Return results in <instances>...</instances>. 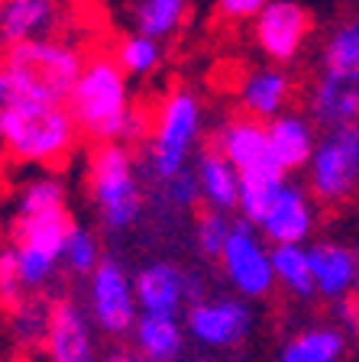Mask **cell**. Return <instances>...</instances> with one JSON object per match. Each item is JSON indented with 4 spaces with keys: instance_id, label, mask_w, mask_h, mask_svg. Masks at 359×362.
Segmentation results:
<instances>
[{
    "instance_id": "cell-1",
    "label": "cell",
    "mask_w": 359,
    "mask_h": 362,
    "mask_svg": "<svg viewBox=\"0 0 359 362\" xmlns=\"http://www.w3.org/2000/svg\"><path fill=\"white\" fill-rule=\"evenodd\" d=\"M68 110L81 136L91 143H136L149 136L152 113L133 100L130 75L110 52H98L84 62L75 88L68 94Z\"/></svg>"
},
{
    "instance_id": "cell-2",
    "label": "cell",
    "mask_w": 359,
    "mask_h": 362,
    "mask_svg": "<svg viewBox=\"0 0 359 362\" xmlns=\"http://www.w3.org/2000/svg\"><path fill=\"white\" fill-rule=\"evenodd\" d=\"M204 136V104L191 88L175 84L159 98L152 110L149 136H146V152H142L139 165L142 178L152 181L159 188L162 181L175 178L178 172L191 168L198 158V146Z\"/></svg>"
},
{
    "instance_id": "cell-3",
    "label": "cell",
    "mask_w": 359,
    "mask_h": 362,
    "mask_svg": "<svg viewBox=\"0 0 359 362\" xmlns=\"http://www.w3.org/2000/svg\"><path fill=\"white\" fill-rule=\"evenodd\" d=\"M81 129L68 104H49V100L16 98L10 107L4 133H0V149L7 152L20 165H36L42 172L68 165L75 156Z\"/></svg>"
},
{
    "instance_id": "cell-4",
    "label": "cell",
    "mask_w": 359,
    "mask_h": 362,
    "mask_svg": "<svg viewBox=\"0 0 359 362\" xmlns=\"http://www.w3.org/2000/svg\"><path fill=\"white\" fill-rule=\"evenodd\" d=\"M142 165L127 143H94L84 162V188L107 233H127L146 214Z\"/></svg>"
},
{
    "instance_id": "cell-5",
    "label": "cell",
    "mask_w": 359,
    "mask_h": 362,
    "mask_svg": "<svg viewBox=\"0 0 359 362\" xmlns=\"http://www.w3.org/2000/svg\"><path fill=\"white\" fill-rule=\"evenodd\" d=\"M84 62L88 59L75 42L45 36L20 45H7L0 55V71L10 78L20 98L68 104V94L75 88Z\"/></svg>"
},
{
    "instance_id": "cell-6",
    "label": "cell",
    "mask_w": 359,
    "mask_h": 362,
    "mask_svg": "<svg viewBox=\"0 0 359 362\" xmlns=\"http://www.w3.org/2000/svg\"><path fill=\"white\" fill-rule=\"evenodd\" d=\"M307 191L321 204H343L359 191V120L324 129L307 162Z\"/></svg>"
},
{
    "instance_id": "cell-7",
    "label": "cell",
    "mask_w": 359,
    "mask_h": 362,
    "mask_svg": "<svg viewBox=\"0 0 359 362\" xmlns=\"http://www.w3.org/2000/svg\"><path fill=\"white\" fill-rule=\"evenodd\" d=\"M188 339L210 353H230L249 339L256 327V314L246 298L239 294H204L185 310Z\"/></svg>"
},
{
    "instance_id": "cell-8",
    "label": "cell",
    "mask_w": 359,
    "mask_h": 362,
    "mask_svg": "<svg viewBox=\"0 0 359 362\" xmlns=\"http://www.w3.org/2000/svg\"><path fill=\"white\" fill-rule=\"evenodd\" d=\"M217 262L230 291L246 298V301H262L278 288L275 269H272V246L246 220L233 223L230 240H227Z\"/></svg>"
},
{
    "instance_id": "cell-9",
    "label": "cell",
    "mask_w": 359,
    "mask_h": 362,
    "mask_svg": "<svg viewBox=\"0 0 359 362\" xmlns=\"http://www.w3.org/2000/svg\"><path fill=\"white\" fill-rule=\"evenodd\" d=\"M84 308L104 337L123 339L133 333L136 320H139V301H136L133 275L123 269V262L104 256V262L91 272Z\"/></svg>"
},
{
    "instance_id": "cell-10",
    "label": "cell",
    "mask_w": 359,
    "mask_h": 362,
    "mask_svg": "<svg viewBox=\"0 0 359 362\" xmlns=\"http://www.w3.org/2000/svg\"><path fill=\"white\" fill-rule=\"evenodd\" d=\"M314 36V16L298 0H272L253 20V42L269 65H295Z\"/></svg>"
},
{
    "instance_id": "cell-11",
    "label": "cell",
    "mask_w": 359,
    "mask_h": 362,
    "mask_svg": "<svg viewBox=\"0 0 359 362\" xmlns=\"http://www.w3.org/2000/svg\"><path fill=\"white\" fill-rule=\"evenodd\" d=\"M136 285V301H139V314H165V317H185V310L204 298L201 275L178 262L169 259H156L146 262L133 275Z\"/></svg>"
},
{
    "instance_id": "cell-12",
    "label": "cell",
    "mask_w": 359,
    "mask_h": 362,
    "mask_svg": "<svg viewBox=\"0 0 359 362\" xmlns=\"http://www.w3.org/2000/svg\"><path fill=\"white\" fill-rule=\"evenodd\" d=\"M210 146L230 158V165L237 168L243 181L246 178H269V175H288L275 162V156H272L266 123L256 120V117H246V113L227 117V120L214 129Z\"/></svg>"
},
{
    "instance_id": "cell-13",
    "label": "cell",
    "mask_w": 359,
    "mask_h": 362,
    "mask_svg": "<svg viewBox=\"0 0 359 362\" xmlns=\"http://www.w3.org/2000/svg\"><path fill=\"white\" fill-rule=\"evenodd\" d=\"M314 194L298 181L285 178L253 226L266 236L269 246H285V243H307L314 233Z\"/></svg>"
},
{
    "instance_id": "cell-14",
    "label": "cell",
    "mask_w": 359,
    "mask_h": 362,
    "mask_svg": "<svg viewBox=\"0 0 359 362\" xmlns=\"http://www.w3.org/2000/svg\"><path fill=\"white\" fill-rule=\"evenodd\" d=\"M94 330L98 327L84 304H78L75 298H55L42 343L45 362H101Z\"/></svg>"
},
{
    "instance_id": "cell-15",
    "label": "cell",
    "mask_w": 359,
    "mask_h": 362,
    "mask_svg": "<svg viewBox=\"0 0 359 362\" xmlns=\"http://www.w3.org/2000/svg\"><path fill=\"white\" fill-rule=\"evenodd\" d=\"M237 100H239V113L269 123L275 117H282L285 110H292L295 78L282 65L249 68L237 88Z\"/></svg>"
},
{
    "instance_id": "cell-16",
    "label": "cell",
    "mask_w": 359,
    "mask_h": 362,
    "mask_svg": "<svg viewBox=\"0 0 359 362\" xmlns=\"http://www.w3.org/2000/svg\"><path fill=\"white\" fill-rule=\"evenodd\" d=\"M307 117L324 129L359 120V78L317 68L307 84Z\"/></svg>"
},
{
    "instance_id": "cell-17",
    "label": "cell",
    "mask_w": 359,
    "mask_h": 362,
    "mask_svg": "<svg viewBox=\"0 0 359 362\" xmlns=\"http://www.w3.org/2000/svg\"><path fill=\"white\" fill-rule=\"evenodd\" d=\"M307 262L314 275V288L321 301H340L353 294L356 285V256L353 246L340 240H314L307 243Z\"/></svg>"
},
{
    "instance_id": "cell-18",
    "label": "cell",
    "mask_w": 359,
    "mask_h": 362,
    "mask_svg": "<svg viewBox=\"0 0 359 362\" xmlns=\"http://www.w3.org/2000/svg\"><path fill=\"white\" fill-rule=\"evenodd\" d=\"M59 0H0V45L45 39L59 30Z\"/></svg>"
},
{
    "instance_id": "cell-19",
    "label": "cell",
    "mask_w": 359,
    "mask_h": 362,
    "mask_svg": "<svg viewBox=\"0 0 359 362\" xmlns=\"http://www.w3.org/2000/svg\"><path fill=\"white\" fill-rule=\"evenodd\" d=\"M269 129V146H272V156L275 162L285 168V172H304L311 156L317 149V123L307 117V113H295V110H285L282 117L266 123Z\"/></svg>"
},
{
    "instance_id": "cell-20",
    "label": "cell",
    "mask_w": 359,
    "mask_h": 362,
    "mask_svg": "<svg viewBox=\"0 0 359 362\" xmlns=\"http://www.w3.org/2000/svg\"><path fill=\"white\" fill-rule=\"evenodd\" d=\"M195 175H198V188H201V204L210 211H224L237 214L239 211V188L243 178L230 165V158L224 152H217L214 146H204L195 158Z\"/></svg>"
},
{
    "instance_id": "cell-21",
    "label": "cell",
    "mask_w": 359,
    "mask_h": 362,
    "mask_svg": "<svg viewBox=\"0 0 359 362\" xmlns=\"http://www.w3.org/2000/svg\"><path fill=\"white\" fill-rule=\"evenodd\" d=\"M130 339H133V349L149 356L152 362H181L188 356V343H191L185 320L165 314H139Z\"/></svg>"
},
{
    "instance_id": "cell-22",
    "label": "cell",
    "mask_w": 359,
    "mask_h": 362,
    "mask_svg": "<svg viewBox=\"0 0 359 362\" xmlns=\"http://www.w3.org/2000/svg\"><path fill=\"white\" fill-rule=\"evenodd\" d=\"M346 356V337L334 324H311L282 343L275 362H340Z\"/></svg>"
},
{
    "instance_id": "cell-23",
    "label": "cell",
    "mask_w": 359,
    "mask_h": 362,
    "mask_svg": "<svg viewBox=\"0 0 359 362\" xmlns=\"http://www.w3.org/2000/svg\"><path fill=\"white\" fill-rule=\"evenodd\" d=\"M75 226L72 211H45V214H26V217H10V243L20 246H36L45 252L62 256L68 230Z\"/></svg>"
},
{
    "instance_id": "cell-24",
    "label": "cell",
    "mask_w": 359,
    "mask_h": 362,
    "mask_svg": "<svg viewBox=\"0 0 359 362\" xmlns=\"http://www.w3.org/2000/svg\"><path fill=\"white\" fill-rule=\"evenodd\" d=\"M317 68L359 78V10L340 16L327 30V36L321 42V52H317Z\"/></svg>"
},
{
    "instance_id": "cell-25",
    "label": "cell",
    "mask_w": 359,
    "mask_h": 362,
    "mask_svg": "<svg viewBox=\"0 0 359 362\" xmlns=\"http://www.w3.org/2000/svg\"><path fill=\"white\" fill-rule=\"evenodd\" d=\"M49 310H52V301H45L42 294H26L16 304H10L4 314L10 343L20 349L42 346L45 330H49Z\"/></svg>"
},
{
    "instance_id": "cell-26",
    "label": "cell",
    "mask_w": 359,
    "mask_h": 362,
    "mask_svg": "<svg viewBox=\"0 0 359 362\" xmlns=\"http://www.w3.org/2000/svg\"><path fill=\"white\" fill-rule=\"evenodd\" d=\"M272 269H275V285L282 288L288 298H295V301H314L317 298L304 243L272 246Z\"/></svg>"
},
{
    "instance_id": "cell-27",
    "label": "cell",
    "mask_w": 359,
    "mask_h": 362,
    "mask_svg": "<svg viewBox=\"0 0 359 362\" xmlns=\"http://www.w3.org/2000/svg\"><path fill=\"white\" fill-rule=\"evenodd\" d=\"M188 13H191V0H130L133 30L162 42L181 33Z\"/></svg>"
},
{
    "instance_id": "cell-28",
    "label": "cell",
    "mask_w": 359,
    "mask_h": 362,
    "mask_svg": "<svg viewBox=\"0 0 359 362\" xmlns=\"http://www.w3.org/2000/svg\"><path fill=\"white\" fill-rule=\"evenodd\" d=\"M10 246V259H13V272L20 281L23 294H45L49 285L59 279L62 272V256L45 252L36 246H20V243H7Z\"/></svg>"
},
{
    "instance_id": "cell-29",
    "label": "cell",
    "mask_w": 359,
    "mask_h": 362,
    "mask_svg": "<svg viewBox=\"0 0 359 362\" xmlns=\"http://www.w3.org/2000/svg\"><path fill=\"white\" fill-rule=\"evenodd\" d=\"M65 207H68V188L55 172H39L33 178H26L13 197V217L65 211Z\"/></svg>"
},
{
    "instance_id": "cell-30",
    "label": "cell",
    "mask_w": 359,
    "mask_h": 362,
    "mask_svg": "<svg viewBox=\"0 0 359 362\" xmlns=\"http://www.w3.org/2000/svg\"><path fill=\"white\" fill-rule=\"evenodd\" d=\"M110 55L117 59V65L123 68L130 78H149L162 68L165 45H162V39H152V36H146V33L133 30L113 42Z\"/></svg>"
},
{
    "instance_id": "cell-31",
    "label": "cell",
    "mask_w": 359,
    "mask_h": 362,
    "mask_svg": "<svg viewBox=\"0 0 359 362\" xmlns=\"http://www.w3.org/2000/svg\"><path fill=\"white\" fill-rule=\"evenodd\" d=\"M104 262V246H101L98 233L88 230L84 223H75L65 236L62 246V272L78 275V279H91V272Z\"/></svg>"
},
{
    "instance_id": "cell-32",
    "label": "cell",
    "mask_w": 359,
    "mask_h": 362,
    "mask_svg": "<svg viewBox=\"0 0 359 362\" xmlns=\"http://www.w3.org/2000/svg\"><path fill=\"white\" fill-rule=\"evenodd\" d=\"M233 223H237V220H233V214L204 207V211L195 217V246H198V252H201V256H207V259H220L227 240H230Z\"/></svg>"
},
{
    "instance_id": "cell-33",
    "label": "cell",
    "mask_w": 359,
    "mask_h": 362,
    "mask_svg": "<svg viewBox=\"0 0 359 362\" xmlns=\"http://www.w3.org/2000/svg\"><path fill=\"white\" fill-rule=\"evenodd\" d=\"M156 197L162 201V207H169V211H195L198 204H201V188H198L195 165L178 172L175 178L162 181L156 188Z\"/></svg>"
},
{
    "instance_id": "cell-34",
    "label": "cell",
    "mask_w": 359,
    "mask_h": 362,
    "mask_svg": "<svg viewBox=\"0 0 359 362\" xmlns=\"http://www.w3.org/2000/svg\"><path fill=\"white\" fill-rule=\"evenodd\" d=\"M272 0H214V10L224 23H253Z\"/></svg>"
},
{
    "instance_id": "cell-35",
    "label": "cell",
    "mask_w": 359,
    "mask_h": 362,
    "mask_svg": "<svg viewBox=\"0 0 359 362\" xmlns=\"http://www.w3.org/2000/svg\"><path fill=\"white\" fill-rule=\"evenodd\" d=\"M330 324L337 327L346 339L359 337V298L346 294L340 301H330Z\"/></svg>"
},
{
    "instance_id": "cell-36",
    "label": "cell",
    "mask_w": 359,
    "mask_h": 362,
    "mask_svg": "<svg viewBox=\"0 0 359 362\" xmlns=\"http://www.w3.org/2000/svg\"><path fill=\"white\" fill-rule=\"evenodd\" d=\"M16 88L10 84V78L0 71V133H4V120H7V113H10V107L16 104Z\"/></svg>"
},
{
    "instance_id": "cell-37",
    "label": "cell",
    "mask_w": 359,
    "mask_h": 362,
    "mask_svg": "<svg viewBox=\"0 0 359 362\" xmlns=\"http://www.w3.org/2000/svg\"><path fill=\"white\" fill-rule=\"evenodd\" d=\"M104 362H152L149 356H142L139 349H113Z\"/></svg>"
},
{
    "instance_id": "cell-38",
    "label": "cell",
    "mask_w": 359,
    "mask_h": 362,
    "mask_svg": "<svg viewBox=\"0 0 359 362\" xmlns=\"http://www.w3.org/2000/svg\"><path fill=\"white\" fill-rule=\"evenodd\" d=\"M353 256H356V285H353V294L359 298V236H356V243H353Z\"/></svg>"
},
{
    "instance_id": "cell-39",
    "label": "cell",
    "mask_w": 359,
    "mask_h": 362,
    "mask_svg": "<svg viewBox=\"0 0 359 362\" xmlns=\"http://www.w3.org/2000/svg\"><path fill=\"white\" fill-rule=\"evenodd\" d=\"M7 308H10V304H7V291H4V281H0V317L7 314Z\"/></svg>"
},
{
    "instance_id": "cell-40",
    "label": "cell",
    "mask_w": 359,
    "mask_h": 362,
    "mask_svg": "<svg viewBox=\"0 0 359 362\" xmlns=\"http://www.w3.org/2000/svg\"><path fill=\"white\" fill-rule=\"evenodd\" d=\"M340 4H359V0H340Z\"/></svg>"
}]
</instances>
